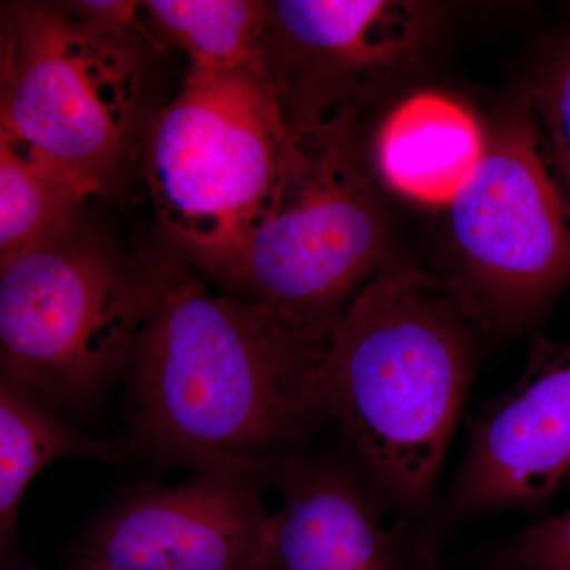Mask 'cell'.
Instances as JSON below:
<instances>
[{"label": "cell", "mask_w": 570, "mask_h": 570, "mask_svg": "<svg viewBox=\"0 0 570 570\" xmlns=\"http://www.w3.org/2000/svg\"><path fill=\"white\" fill-rule=\"evenodd\" d=\"M332 335L187 276L127 363L135 433L198 472L272 475L328 423L321 373Z\"/></svg>", "instance_id": "1"}, {"label": "cell", "mask_w": 570, "mask_h": 570, "mask_svg": "<svg viewBox=\"0 0 570 570\" xmlns=\"http://www.w3.org/2000/svg\"><path fill=\"white\" fill-rule=\"evenodd\" d=\"M483 337L436 275L395 261L344 311L322 363L326 422L390 505L433 498Z\"/></svg>", "instance_id": "2"}, {"label": "cell", "mask_w": 570, "mask_h": 570, "mask_svg": "<svg viewBox=\"0 0 570 570\" xmlns=\"http://www.w3.org/2000/svg\"><path fill=\"white\" fill-rule=\"evenodd\" d=\"M294 132L276 198L217 281L317 332L390 258L387 206L356 111Z\"/></svg>", "instance_id": "3"}, {"label": "cell", "mask_w": 570, "mask_h": 570, "mask_svg": "<svg viewBox=\"0 0 570 570\" xmlns=\"http://www.w3.org/2000/svg\"><path fill=\"white\" fill-rule=\"evenodd\" d=\"M187 275L132 258L75 224L0 261L2 377L56 403L99 395Z\"/></svg>", "instance_id": "4"}, {"label": "cell", "mask_w": 570, "mask_h": 570, "mask_svg": "<svg viewBox=\"0 0 570 570\" xmlns=\"http://www.w3.org/2000/svg\"><path fill=\"white\" fill-rule=\"evenodd\" d=\"M294 153L257 70H195L159 116L148 181L168 242L214 279L273 204Z\"/></svg>", "instance_id": "5"}, {"label": "cell", "mask_w": 570, "mask_h": 570, "mask_svg": "<svg viewBox=\"0 0 570 570\" xmlns=\"http://www.w3.org/2000/svg\"><path fill=\"white\" fill-rule=\"evenodd\" d=\"M448 206L439 281L487 337L523 332L570 284V205L523 91Z\"/></svg>", "instance_id": "6"}, {"label": "cell", "mask_w": 570, "mask_h": 570, "mask_svg": "<svg viewBox=\"0 0 570 570\" xmlns=\"http://www.w3.org/2000/svg\"><path fill=\"white\" fill-rule=\"evenodd\" d=\"M0 61V134L102 193L140 94L132 45L91 31L66 7L20 2L3 14Z\"/></svg>", "instance_id": "7"}, {"label": "cell", "mask_w": 570, "mask_h": 570, "mask_svg": "<svg viewBox=\"0 0 570 570\" xmlns=\"http://www.w3.org/2000/svg\"><path fill=\"white\" fill-rule=\"evenodd\" d=\"M438 9L400 0H277L257 67L291 130L321 126L406 78L433 41Z\"/></svg>", "instance_id": "8"}, {"label": "cell", "mask_w": 570, "mask_h": 570, "mask_svg": "<svg viewBox=\"0 0 570 570\" xmlns=\"http://www.w3.org/2000/svg\"><path fill=\"white\" fill-rule=\"evenodd\" d=\"M570 482V343L531 340L519 381L469 431L445 519L539 508Z\"/></svg>", "instance_id": "9"}, {"label": "cell", "mask_w": 570, "mask_h": 570, "mask_svg": "<svg viewBox=\"0 0 570 570\" xmlns=\"http://www.w3.org/2000/svg\"><path fill=\"white\" fill-rule=\"evenodd\" d=\"M255 480L204 471L138 491L97 524L75 570H257L269 513Z\"/></svg>", "instance_id": "10"}, {"label": "cell", "mask_w": 570, "mask_h": 570, "mask_svg": "<svg viewBox=\"0 0 570 570\" xmlns=\"http://www.w3.org/2000/svg\"><path fill=\"white\" fill-rule=\"evenodd\" d=\"M281 505L257 570H417L431 549L392 523L365 472L295 453L273 471Z\"/></svg>", "instance_id": "11"}, {"label": "cell", "mask_w": 570, "mask_h": 570, "mask_svg": "<svg viewBox=\"0 0 570 570\" xmlns=\"http://www.w3.org/2000/svg\"><path fill=\"white\" fill-rule=\"evenodd\" d=\"M487 129L445 94L419 92L390 111L370 154L381 181L422 204L448 205L478 167Z\"/></svg>", "instance_id": "12"}, {"label": "cell", "mask_w": 570, "mask_h": 570, "mask_svg": "<svg viewBox=\"0 0 570 570\" xmlns=\"http://www.w3.org/2000/svg\"><path fill=\"white\" fill-rule=\"evenodd\" d=\"M66 456L112 461L111 444L75 430L37 397L2 377L0 382V532L10 542L17 531L22 497L41 469Z\"/></svg>", "instance_id": "13"}, {"label": "cell", "mask_w": 570, "mask_h": 570, "mask_svg": "<svg viewBox=\"0 0 570 570\" xmlns=\"http://www.w3.org/2000/svg\"><path fill=\"white\" fill-rule=\"evenodd\" d=\"M94 195L61 165L0 134V261L69 230Z\"/></svg>", "instance_id": "14"}, {"label": "cell", "mask_w": 570, "mask_h": 570, "mask_svg": "<svg viewBox=\"0 0 570 570\" xmlns=\"http://www.w3.org/2000/svg\"><path fill=\"white\" fill-rule=\"evenodd\" d=\"M140 17L149 31L186 51L195 70H255L268 2L148 0L140 2Z\"/></svg>", "instance_id": "15"}, {"label": "cell", "mask_w": 570, "mask_h": 570, "mask_svg": "<svg viewBox=\"0 0 570 570\" xmlns=\"http://www.w3.org/2000/svg\"><path fill=\"white\" fill-rule=\"evenodd\" d=\"M523 94L570 205V28L540 52Z\"/></svg>", "instance_id": "16"}, {"label": "cell", "mask_w": 570, "mask_h": 570, "mask_svg": "<svg viewBox=\"0 0 570 570\" xmlns=\"http://www.w3.org/2000/svg\"><path fill=\"white\" fill-rule=\"evenodd\" d=\"M501 570H570V509L524 528L498 553Z\"/></svg>", "instance_id": "17"}, {"label": "cell", "mask_w": 570, "mask_h": 570, "mask_svg": "<svg viewBox=\"0 0 570 570\" xmlns=\"http://www.w3.org/2000/svg\"><path fill=\"white\" fill-rule=\"evenodd\" d=\"M66 9L73 14L86 28L110 37V39L127 41L135 31L148 37V29L141 22L140 3L124 2V0H82V2L66 3ZM151 40V39H149Z\"/></svg>", "instance_id": "18"}, {"label": "cell", "mask_w": 570, "mask_h": 570, "mask_svg": "<svg viewBox=\"0 0 570 570\" xmlns=\"http://www.w3.org/2000/svg\"><path fill=\"white\" fill-rule=\"evenodd\" d=\"M417 570H438L436 558H434L433 551L430 550L426 551V554H423Z\"/></svg>", "instance_id": "19"}]
</instances>
